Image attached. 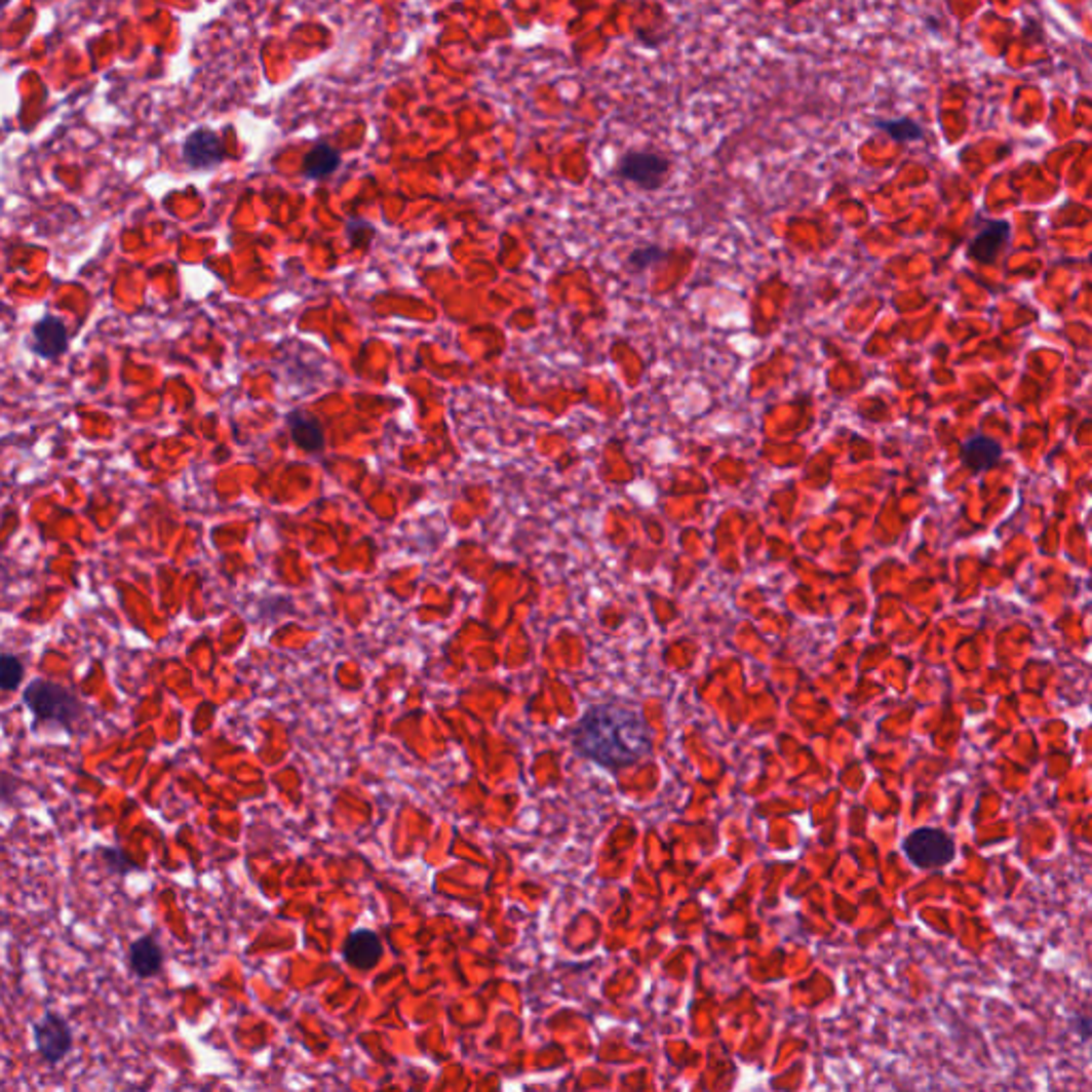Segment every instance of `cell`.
<instances>
[{
  "label": "cell",
  "instance_id": "obj_1",
  "mask_svg": "<svg viewBox=\"0 0 1092 1092\" xmlns=\"http://www.w3.org/2000/svg\"><path fill=\"white\" fill-rule=\"evenodd\" d=\"M577 751L607 769H623L638 762L653 743L645 717L619 704L587 708L583 719L572 728Z\"/></svg>",
  "mask_w": 1092,
  "mask_h": 1092
},
{
  "label": "cell",
  "instance_id": "obj_2",
  "mask_svg": "<svg viewBox=\"0 0 1092 1092\" xmlns=\"http://www.w3.org/2000/svg\"><path fill=\"white\" fill-rule=\"evenodd\" d=\"M22 698L39 724H53L67 730H71L73 724L79 722L86 711L84 702L71 690L45 678L33 680L31 686L24 690Z\"/></svg>",
  "mask_w": 1092,
  "mask_h": 1092
},
{
  "label": "cell",
  "instance_id": "obj_3",
  "mask_svg": "<svg viewBox=\"0 0 1092 1092\" xmlns=\"http://www.w3.org/2000/svg\"><path fill=\"white\" fill-rule=\"evenodd\" d=\"M903 850L911 864L918 868H941L949 864L956 856L953 841L939 828H918L913 830L905 843Z\"/></svg>",
  "mask_w": 1092,
  "mask_h": 1092
},
{
  "label": "cell",
  "instance_id": "obj_4",
  "mask_svg": "<svg viewBox=\"0 0 1092 1092\" xmlns=\"http://www.w3.org/2000/svg\"><path fill=\"white\" fill-rule=\"evenodd\" d=\"M33 1040L39 1056L49 1064H59L73 1050L71 1024L56 1012H45L33 1024Z\"/></svg>",
  "mask_w": 1092,
  "mask_h": 1092
},
{
  "label": "cell",
  "instance_id": "obj_5",
  "mask_svg": "<svg viewBox=\"0 0 1092 1092\" xmlns=\"http://www.w3.org/2000/svg\"><path fill=\"white\" fill-rule=\"evenodd\" d=\"M617 171L625 182H632L642 190H658L670 173V162L655 152H627Z\"/></svg>",
  "mask_w": 1092,
  "mask_h": 1092
},
{
  "label": "cell",
  "instance_id": "obj_6",
  "mask_svg": "<svg viewBox=\"0 0 1092 1092\" xmlns=\"http://www.w3.org/2000/svg\"><path fill=\"white\" fill-rule=\"evenodd\" d=\"M182 156L190 169H213L225 160V146L213 130L199 128L186 136Z\"/></svg>",
  "mask_w": 1092,
  "mask_h": 1092
},
{
  "label": "cell",
  "instance_id": "obj_7",
  "mask_svg": "<svg viewBox=\"0 0 1092 1092\" xmlns=\"http://www.w3.org/2000/svg\"><path fill=\"white\" fill-rule=\"evenodd\" d=\"M342 956L350 967L369 971L382 959V939L376 931H369V928H357V931L348 935L342 947Z\"/></svg>",
  "mask_w": 1092,
  "mask_h": 1092
},
{
  "label": "cell",
  "instance_id": "obj_8",
  "mask_svg": "<svg viewBox=\"0 0 1092 1092\" xmlns=\"http://www.w3.org/2000/svg\"><path fill=\"white\" fill-rule=\"evenodd\" d=\"M33 352L41 359H56L69 346V334L63 320L56 316H45L33 326Z\"/></svg>",
  "mask_w": 1092,
  "mask_h": 1092
},
{
  "label": "cell",
  "instance_id": "obj_9",
  "mask_svg": "<svg viewBox=\"0 0 1092 1092\" xmlns=\"http://www.w3.org/2000/svg\"><path fill=\"white\" fill-rule=\"evenodd\" d=\"M128 965L140 979H150L160 973L162 965H165V951H162L156 935H144L130 943Z\"/></svg>",
  "mask_w": 1092,
  "mask_h": 1092
},
{
  "label": "cell",
  "instance_id": "obj_10",
  "mask_svg": "<svg viewBox=\"0 0 1092 1092\" xmlns=\"http://www.w3.org/2000/svg\"><path fill=\"white\" fill-rule=\"evenodd\" d=\"M288 427H290L292 440L304 451L318 453L324 449L322 427L314 417L302 413V410H295V413L288 415Z\"/></svg>",
  "mask_w": 1092,
  "mask_h": 1092
},
{
  "label": "cell",
  "instance_id": "obj_11",
  "mask_svg": "<svg viewBox=\"0 0 1092 1092\" xmlns=\"http://www.w3.org/2000/svg\"><path fill=\"white\" fill-rule=\"evenodd\" d=\"M1007 237H1009V227L1005 223H992L986 231H981L973 239V243H971L973 259H977L979 263L995 261L997 252L1003 248V243L1007 241Z\"/></svg>",
  "mask_w": 1092,
  "mask_h": 1092
},
{
  "label": "cell",
  "instance_id": "obj_12",
  "mask_svg": "<svg viewBox=\"0 0 1092 1092\" xmlns=\"http://www.w3.org/2000/svg\"><path fill=\"white\" fill-rule=\"evenodd\" d=\"M338 167H340V154L338 150H334L326 144L314 146L304 160V173L310 180H322L326 176H332Z\"/></svg>",
  "mask_w": 1092,
  "mask_h": 1092
},
{
  "label": "cell",
  "instance_id": "obj_13",
  "mask_svg": "<svg viewBox=\"0 0 1092 1092\" xmlns=\"http://www.w3.org/2000/svg\"><path fill=\"white\" fill-rule=\"evenodd\" d=\"M999 455H1001V449L997 446V442L988 438H973L963 451L965 463L975 472L990 468L992 463L999 459Z\"/></svg>",
  "mask_w": 1092,
  "mask_h": 1092
},
{
  "label": "cell",
  "instance_id": "obj_14",
  "mask_svg": "<svg viewBox=\"0 0 1092 1092\" xmlns=\"http://www.w3.org/2000/svg\"><path fill=\"white\" fill-rule=\"evenodd\" d=\"M22 680H24L22 660L17 658V655L3 653V658H0V690L7 694L15 692Z\"/></svg>",
  "mask_w": 1092,
  "mask_h": 1092
},
{
  "label": "cell",
  "instance_id": "obj_15",
  "mask_svg": "<svg viewBox=\"0 0 1092 1092\" xmlns=\"http://www.w3.org/2000/svg\"><path fill=\"white\" fill-rule=\"evenodd\" d=\"M878 128L886 130L890 136H894L896 142H920L922 140V126L915 124L913 120L909 118H900V120H880L878 122Z\"/></svg>",
  "mask_w": 1092,
  "mask_h": 1092
},
{
  "label": "cell",
  "instance_id": "obj_16",
  "mask_svg": "<svg viewBox=\"0 0 1092 1092\" xmlns=\"http://www.w3.org/2000/svg\"><path fill=\"white\" fill-rule=\"evenodd\" d=\"M101 858L105 860L107 868H109V870H114V872H128V870L134 866V864L126 858V854H122V852L116 850V848H105V850L101 852Z\"/></svg>",
  "mask_w": 1092,
  "mask_h": 1092
},
{
  "label": "cell",
  "instance_id": "obj_17",
  "mask_svg": "<svg viewBox=\"0 0 1092 1092\" xmlns=\"http://www.w3.org/2000/svg\"><path fill=\"white\" fill-rule=\"evenodd\" d=\"M9 3H11V0H3V5H5V7H7Z\"/></svg>",
  "mask_w": 1092,
  "mask_h": 1092
}]
</instances>
